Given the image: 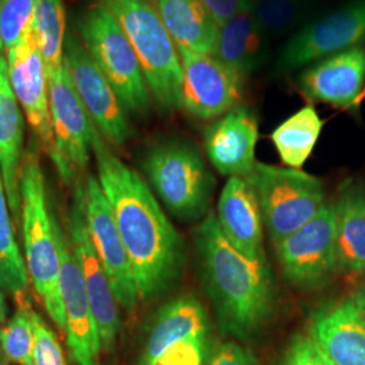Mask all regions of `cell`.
I'll return each mask as SVG.
<instances>
[{
    "mask_svg": "<svg viewBox=\"0 0 365 365\" xmlns=\"http://www.w3.org/2000/svg\"><path fill=\"white\" fill-rule=\"evenodd\" d=\"M309 336L334 365H365V321L351 298L314 314Z\"/></svg>",
    "mask_w": 365,
    "mask_h": 365,
    "instance_id": "20",
    "label": "cell"
},
{
    "mask_svg": "<svg viewBox=\"0 0 365 365\" xmlns=\"http://www.w3.org/2000/svg\"><path fill=\"white\" fill-rule=\"evenodd\" d=\"M86 211L93 248L105 267L118 304L131 312L140 300V294L130 259L119 235L113 210L95 176H88L86 182Z\"/></svg>",
    "mask_w": 365,
    "mask_h": 365,
    "instance_id": "16",
    "label": "cell"
},
{
    "mask_svg": "<svg viewBox=\"0 0 365 365\" xmlns=\"http://www.w3.org/2000/svg\"><path fill=\"white\" fill-rule=\"evenodd\" d=\"M182 61L180 108L199 119L220 118L238 106L245 78L212 54L178 49Z\"/></svg>",
    "mask_w": 365,
    "mask_h": 365,
    "instance_id": "13",
    "label": "cell"
},
{
    "mask_svg": "<svg viewBox=\"0 0 365 365\" xmlns=\"http://www.w3.org/2000/svg\"><path fill=\"white\" fill-rule=\"evenodd\" d=\"M288 282L302 291L325 287L339 269L334 205L327 203L312 221L274 244Z\"/></svg>",
    "mask_w": 365,
    "mask_h": 365,
    "instance_id": "8",
    "label": "cell"
},
{
    "mask_svg": "<svg viewBox=\"0 0 365 365\" xmlns=\"http://www.w3.org/2000/svg\"><path fill=\"white\" fill-rule=\"evenodd\" d=\"M78 38L126 111L146 115L152 107L140 60L117 19L98 1L78 21Z\"/></svg>",
    "mask_w": 365,
    "mask_h": 365,
    "instance_id": "5",
    "label": "cell"
},
{
    "mask_svg": "<svg viewBox=\"0 0 365 365\" xmlns=\"http://www.w3.org/2000/svg\"><path fill=\"white\" fill-rule=\"evenodd\" d=\"M64 63L78 98L96 129L108 144H126L133 134L126 110L81 39L72 31L66 33Z\"/></svg>",
    "mask_w": 365,
    "mask_h": 365,
    "instance_id": "11",
    "label": "cell"
},
{
    "mask_svg": "<svg viewBox=\"0 0 365 365\" xmlns=\"http://www.w3.org/2000/svg\"><path fill=\"white\" fill-rule=\"evenodd\" d=\"M6 317H7V303H6V298L0 288V324H3L6 321Z\"/></svg>",
    "mask_w": 365,
    "mask_h": 365,
    "instance_id": "39",
    "label": "cell"
},
{
    "mask_svg": "<svg viewBox=\"0 0 365 365\" xmlns=\"http://www.w3.org/2000/svg\"><path fill=\"white\" fill-rule=\"evenodd\" d=\"M202 276L222 327L248 337L272 315L274 279L267 260H252L222 235L209 212L194 233Z\"/></svg>",
    "mask_w": 365,
    "mask_h": 365,
    "instance_id": "2",
    "label": "cell"
},
{
    "mask_svg": "<svg viewBox=\"0 0 365 365\" xmlns=\"http://www.w3.org/2000/svg\"><path fill=\"white\" fill-rule=\"evenodd\" d=\"M0 349L6 359L18 365H34L33 312L22 303L13 318L0 329Z\"/></svg>",
    "mask_w": 365,
    "mask_h": 365,
    "instance_id": "30",
    "label": "cell"
},
{
    "mask_svg": "<svg viewBox=\"0 0 365 365\" xmlns=\"http://www.w3.org/2000/svg\"><path fill=\"white\" fill-rule=\"evenodd\" d=\"M271 41L247 9L220 25L212 56L247 78L267 64Z\"/></svg>",
    "mask_w": 365,
    "mask_h": 365,
    "instance_id": "22",
    "label": "cell"
},
{
    "mask_svg": "<svg viewBox=\"0 0 365 365\" xmlns=\"http://www.w3.org/2000/svg\"><path fill=\"white\" fill-rule=\"evenodd\" d=\"M245 179L256 192L264 226L274 245L312 221L327 205L322 180L302 170L256 161Z\"/></svg>",
    "mask_w": 365,
    "mask_h": 365,
    "instance_id": "6",
    "label": "cell"
},
{
    "mask_svg": "<svg viewBox=\"0 0 365 365\" xmlns=\"http://www.w3.org/2000/svg\"><path fill=\"white\" fill-rule=\"evenodd\" d=\"M22 235L29 279L56 327L66 333V312L60 291V255L48 206L45 178L36 152H27L19 178Z\"/></svg>",
    "mask_w": 365,
    "mask_h": 365,
    "instance_id": "3",
    "label": "cell"
},
{
    "mask_svg": "<svg viewBox=\"0 0 365 365\" xmlns=\"http://www.w3.org/2000/svg\"><path fill=\"white\" fill-rule=\"evenodd\" d=\"M144 168L173 215L185 221L206 217L215 182L196 146L178 140L156 145L145 158Z\"/></svg>",
    "mask_w": 365,
    "mask_h": 365,
    "instance_id": "7",
    "label": "cell"
},
{
    "mask_svg": "<svg viewBox=\"0 0 365 365\" xmlns=\"http://www.w3.org/2000/svg\"><path fill=\"white\" fill-rule=\"evenodd\" d=\"M37 4L38 0H0V41L6 54L25 37Z\"/></svg>",
    "mask_w": 365,
    "mask_h": 365,
    "instance_id": "31",
    "label": "cell"
},
{
    "mask_svg": "<svg viewBox=\"0 0 365 365\" xmlns=\"http://www.w3.org/2000/svg\"><path fill=\"white\" fill-rule=\"evenodd\" d=\"M363 101H365V86L364 88H363V91L360 93V96H359V99H357V102H356V107H359V106L361 105Z\"/></svg>",
    "mask_w": 365,
    "mask_h": 365,
    "instance_id": "40",
    "label": "cell"
},
{
    "mask_svg": "<svg viewBox=\"0 0 365 365\" xmlns=\"http://www.w3.org/2000/svg\"><path fill=\"white\" fill-rule=\"evenodd\" d=\"M206 339H184L163 353L152 365H202L206 353Z\"/></svg>",
    "mask_w": 365,
    "mask_h": 365,
    "instance_id": "34",
    "label": "cell"
},
{
    "mask_svg": "<svg viewBox=\"0 0 365 365\" xmlns=\"http://www.w3.org/2000/svg\"><path fill=\"white\" fill-rule=\"evenodd\" d=\"M0 365H9V360L6 359V356L3 354L1 349H0Z\"/></svg>",
    "mask_w": 365,
    "mask_h": 365,
    "instance_id": "41",
    "label": "cell"
},
{
    "mask_svg": "<svg viewBox=\"0 0 365 365\" xmlns=\"http://www.w3.org/2000/svg\"><path fill=\"white\" fill-rule=\"evenodd\" d=\"M282 365H334L309 334H298L291 341Z\"/></svg>",
    "mask_w": 365,
    "mask_h": 365,
    "instance_id": "33",
    "label": "cell"
},
{
    "mask_svg": "<svg viewBox=\"0 0 365 365\" xmlns=\"http://www.w3.org/2000/svg\"><path fill=\"white\" fill-rule=\"evenodd\" d=\"M68 237L84 277L92 313L101 337L102 351L115 345L120 321L118 302L110 284L105 267L93 248L86 211V182H76L72 207L68 218Z\"/></svg>",
    "mask_w": 365,
    "mask_h": 365,
    "instance_id": "12",
    "label": "cell"
},
{
    "mask_svg": "<svg viewBox=\"0 0 365 365\" xmlns=\"http://www.w3.org/2000/svg\"><path fill=\"white\" fill-rule=\"evenodd\" d=\"M6 57L14 95L42 150L54 163L57 150L49 108V78L33 27Z\"/></svg>",
    "mask_w": 365,
    "mask_h": 365,
    "instance_id": "14",
    "label": "cell"
},
{
    "mask_svg": "<svg viewBox=\"0 0 365 365\" xmlns=\"http://www.w3.org/2000/svg\"><path fill=\"white\" fill-rule=\"evenodd\" d=\"M365 86V48L357 46L307 66L298 78L300 92L310 101L353 108Z\"/></svg>",
    "mask_w": 365,
    "mask_h": 365,
    "instance_id": "18",
    "label": "cell"
},
{
    "mask_svg": "<svg viewBox=\"0 0 365 365\" xmlns=\"http://www.w3.org/2000/svg\"><path fill=\"white\" fill-rule=\"evenodd\" d=\"M324 125L313 106H304L272 131L271 140L287 168L302 170L313 153Z\"/></svg>",
    "mask_w": 365,
    "mask_h": 365,
    "instance_id": "26",
    "label": "cell"
},
{
    "mask_svg": "<svg viewBox=\"0 0 365 365\" xmlns=\"http://www.w3.org/2000/svg\"><path fill=\"white\" fill-rule=\"evenodd\" d=\"M307 0H248V11L271 39L292 33L309 13Z\"/></svg>",
    "mask_w": 365,
    "mask_h": 365,
    "instance_id": "29",
    "label": "cell"
},
{
    "mask_svg": "<svg viewBox=\"0 0 365 365\" xmlns=\"http://www.w3.org/2000/svg\"><path fill=\"white\" fill-rule=\"evenodd\" d=\"M178 49L212 54L220 25L200 0H155Z\"/></svg>",
    "mask_w": 365,
    "mask_h": 365,
    "instance_id": "25",
    "label": "cell"
},
{
    "mask_svg": "<svg viewBox=\"0 0 365 365\" xmlns=\"http://www.w3.org/2000/svg\"><path fill=\"white\" fill-rule=\"evenodd\" d=\"M349 298L352 299L353 304L356 306V309L365 321V284L357 288Z\"/></svg>",
    "mask_w": 365,
    "mask_h": 365,
    "instance_id": "37",
    "label": "cell"
},
{
    "mask_svg": "<svg viewBox=\"0 0 365 365\" xmlns=\"http://www.w3.org/2000/svg\"><path fill=\"white\" fill-rule=\"evenodd\" d=\"M217 221L229 244L252 260H267L262 217L256 192L245 178H229L222 190Z\"/></svg>",
    "mask_w": 365,
    "mask_h": 365,
    "instance_id": "19",
    "label": "cell"
},
{
    "mask_svg": "<svg viewBox=\"0 0 365 365\" xmlns=\"http://www.w3.org/2000/svg\"><path fill=\"white\" fill-rule=\"evenodd\" d=\"M209 322L203 304L195 297L170 300L157 313L148 336L144 365H152L175 344L194 337H207Z\"/></svg>",
    "mask_w": 365,
    "mask_h": 365,
    "instance_id": "23",
    "label": "cell"
},
{
    "mask_svg": "<svg viewBox=\"0 0 365 365\" xmlns=\"http://www.w3.org/2000/svg\"><path fill=\"white\" fill-rule=\"evenodd\" d=\"M92 153L98 180L113 210L128 250L140 299H150L172 287L185 265L182 235L160 207L144 179L113 152L95 126Z\"/></svg>",
    "mask_w": 365,
    "mask_h": 365,
    "instance_id": "1",
    "label": "cell"
},
{
    "mask_svg": "<svg viewBox=\"0 0 365 365\" xmlns=\"http://www.w3.org/2000/svg\"><path fill=\"white\" fill-rule=\"evenodd\" d=\"M364 43L365 0H352L299 27L279 54L272 75L284 76L298 68Z\"/></svg>",
    "mask_w": 365,
    "mask_h": 365,
    "instance_id": "9",
    "label": "cell"
},
{
    "mask_svg": "<svg viewBox=\"0 0 365 365\" xmlns=\"http://www.w3.org/2000/svg\"><path fill=\"white\" fill-rule=\"evenodd\" d=\"M218 25L248 9V0H200Z\"/></svg>",
    "mask_w": 365,
    "mask_h": 365,
    "instance_id": "36",
    "label": "cell"
},
{
    "mask_svg": "<svg viewBox=\"0 0 365 365\" xmlns=\"http://www.w3.org/2000/svg\"><path fill=\"white\" fill-rule=\"evenodd\" d=\"M209 365H255L248 351L235 342H226L214 353Z\"/></svg>",
    "mask_w": 365,
    "mask_h": 365,
    "instance_id": "35",
    "label": "cell"
},
{
    "mask_svg": "<svg viewBox=\"0 0 365 365\" xmlns=\"http://www.w3.org/2000/svg\"><path fill=\"white\" fill-rule=\"evenodd\" d=\"M259 120L245 106H235L205 131V150L223 176L247 178L256 164Z\"/></svg>",
    "mask_w": 365,
    "mask_h": 365,
    "instance_id": "17",
    "label": "cell"
},
{
    "mask_svg": "<svg viewBox=\"0 0 365 365\" xmlns=\"http://www.w3.org/2000/svg\"><path fill=\"white\" fill-rule=\"evenodd\" d=\"M10 205L0 170V288L21 299L30 283L26 262L14 233Z\"/></svg>",
    "mask_w": 365,
    "mask_h": 365,
    "instance_id": "27",
    "label": "cell"
},
{
    "mask_svg": "<svg viewBox=\"0 0 365 365\" xmlns=\"http://www.w3.org/2000/svg\"><path fill=\"white\" fill-rule=\"evenodd\" d=\"M25 117L10 86L9 73L0 76V170L16 226L22 221L21 168L24 161Z\"/></svg>",
    "mask_w": 365,
    "mask_h": 365,
    "instance_id": "21",
    "label": "cell"
},
{
    "mask_svg": "<svg viewBox=\"0 0 365 365\" xmlns=\"http://www.w3.org/2000/svg\"><path fill=\"white\" fill-rule=\"evenodd\" d=\"M31 27L49 78L64 66V43L68 31L63 0H38Z\"/></svg>",
    "mask_w": 365,
    "mask_h": 365,
    "instance_id": "28",
    "label": "cell"
},
{
    "mask_svg": "<svg viewBox=\"0 0 365 365\" xmlns=\"http://www.w3.org/2000/svg\"><path fill=\"white\" fill-rule=\"evenodd\" d=\"M129 39L152 99L164 113L180 108L182 69L178 48L157 11L155 0H99Z\"/></svg>",
    "mask_w": 365,
    "mask_h": 365,
    "instance_id": "4",
    "label": "cell"
},
{
    "mask_svg": "<svg viewBox=\"0 0 365 365\" xmlns=\"http://www.w3.org/2000/svg\"><path fill=\"white\" fill-rule=\"evenodd\" d=\"M52 218L61 265L60 291L66 312V344L76 364L96 365L102 351V344L84 277L71 247L69 237L63 232L60 223L53 215V211Z\"/></svg>",
    "mask_w": 365,
    "mask_h": 365,
    "instance_id": "15",
    "label": "cell"
},
{
    "mask_svg": "<svg viewBox=\"0 0 365 365\" xmlns=\"http://www.w3.org/2000/svg\"><path fill=\"white\" fill-rule=\"evenodd\" d=\"M34 327V365H66L60 341L38 314L33 312Z\"/></svg>",
    "mask_w": 365,
    "mask_h": 365,
    "instance_id": "32",
    "label": "cell"
},
{
    "mask_svg": "<svg viewBox=\"0 0 365 365\" xmlns=\"http://www.w3.org/2000/svg\"><path fill=\"white\" fill-rule=\"evenodd\" d=\"M49 108L57 150L53 164L61 179L71 184L90 163L95 125L71 81L66 63L49 78Z\"/></svg>",
    "mask_w": 365,
    "mask_h": 365,
    "instance_id": "10",
    "label": "cell"
},
{
    "mask_svg": "<svg viewBox=\"0 0 365 365\" xmlns=\"http://www.w3.org/2000/svg\"><path fill=\"white\" fill-rule=\"evenodd\" d=\"M9 73V66H7V57H6V53L3 49V45H1V41H0V76Z\"/></svg>",
    "mask_w": 365,
    "mask_h": 365,
    "instance_id": "38",
    "label": "cell"
},
{
    "mask_svg": "<svg viewBox=\"0 0 365 365\" xmlns=\"http://www.w3.org/2000/svg\"><path fill=\"white\" fill-rule=\"evenodd\" d=\"M336 211L339 268L365 274V185L346 180L341 184Z\"/></svg>",
    "mask_w": 365,
    "mask_h": 365,
    "instance_id": "24",
    "label": "cell"
}]
</instances>
